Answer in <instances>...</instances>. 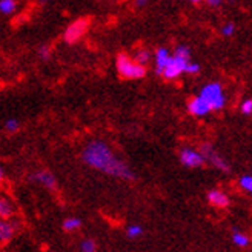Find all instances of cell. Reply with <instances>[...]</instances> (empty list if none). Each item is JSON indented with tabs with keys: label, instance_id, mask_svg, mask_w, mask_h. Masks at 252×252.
<instances>
[{
	"label": "cell",
	"instance_id": "484cf974",
	"mask_svg": "<svg viewBox=\"0 0 252 252\" xmlns=\"http://www.w3.org/2000/svg\"><path fill=\"white\" fill-rule=\"evenodd\" d=\"M206 3L209 6H212V8H216V6H219L221 3V0H206Z\"/></svg>",
	"mask_w": 252,
	"mask_h": 252
},
{
	"label": "cell",
	"instance_id": "cb8c5ba5",
	"mask_svg": "<svg viewBox=\"0 0 252 252\" xmlns=\"http://www.w3.org/2000/svg\"><path fill=\"white\" fill-rule=\"evenodd\" d=\"M240 109L245 116H251L252 114V98H246L243 100V103L240 105Z\"/></svg>",
	"mask_w": 252,
	"mask_h": 252
},
{
	"label": "cell",
	"instance_id": "277c9868",
	"mask_svg": "<svg viewBox=\"0 0 252 252\" xmlns=\"http://www.w3.org/2000/svg\"><path fill=\"white\" fill-rule=\"evenodd\" d=\"M189 60H191V59L182 57L179 54H172L169 62H168V65L163 68L160 75H161L163 79H166V80H174V79L180 77V74L185 72V66H186V63Z\"/></svg>",
	"mask_w": 252,
	"mask_h": 252
},
{
	"label": "cell",
	"instance_id": "3957f363",
	"mask_svg": "<svg viewBox=\"0 0 252 252\" xmlns=\"http://www.w3.org/2000/svg\"><path fill=\"white\" fill-rule=\"evenodd\" d=\"M198 95L208 103L211 111H220L226 105V95L223 91V86L217 82L205 85L203 88H201Z\"/></svg>",
	"mask_w": 252,
	"mask_h": 252
},
{
	"label": "cell",
	"instance_id": "52a82bcc",
	"mask_svg": "<svg viewBox=\"0 0 252 252\" xmlns=\"http://www.w3.org/2000/svg\"><path fill=\"white\" fill-rule=\"evenodd\" d=\"M179 158H180V163L186 168H201L205 165V157L203 154L200 153V151L194 149V148H189V146H185L180 149V154H179Z\"/></svg>",
	"mask_w": 252,
	"mask_h": 252
},
{
	"label": "cell",
	"instance_id": "d4e9b609",
	"mask_svg": "<svg viewBox=\"0 0 252 252\" xmlns=\"http://www.w3.org/2000/svg\"><path fill=\"white\" fill-rule=\"evenodd\" d=\"M234 32H235V25L234 23H226L224 27L221 28V35H224V37H231V35H234Z\"/></svg>",
	"mask_w": 252,
	"mask_h": 252
},
{
	"label": "cell",
	"instance_id": "d6986e66",
	"mask_svg": "<svg viewBox=\"0 0 252 252\" xmlns=\"http://www.w3.org/2000/svg\"><path fill=\"white\" fill-rule=\"evenodd\" d=\"M80 252H97V245L93 238H83L79 245Z\"/></svg>",
	"mask_w": 252,
	"mask_h": 252
},
{
	"label": "cell",
	"instance_id": "5bb4252c",
	"mask_svg": "<svg viewBox=\"0 0 252 252\" xmlns=\"http://www.w3.org/2000/svg\"><path fill=\"white\" fill-rule=\"evenodd\" d=\"M232 243L238 248H248L251 245V237L246 235L245 232L234 231L232 232Z\"/></svg>",
	"mask_w": 252,
	"mask_h": 252
},
{
	"label": "cell",
	"instance_id": "7402d4cb",
	"mask_svg": "<svg viewBox=\"0 0 252 252\" xmlns=\"http://www.w3.org/2000/svg\"><path fill=\"white\" fill-rule=\"evenodd\" d=\"M19 126H20V123H19L17 119H8L5 122V129L8 132H16V131H19Z\"/></svg>",
	"mask_w": 252,
	"mask_h": 252
},
{
	"label": "cell",
	"instance_id": "f1b7e54d",
	"mask_svg": "<svg viewBox=\"0 0 252 252\" xmlns=\"http://www.w3.org/2000/svg\"><path fill=\"white\" fill-rule=\"evenodd\" d=\"M39 2H40V3H46V2H48V0H39Z\"/></svg>",
	"mask_w": 252,
	"mask_h": 252
},
{
	"label": "cell",
	"instance_id": "7c38bea8",
	"mask_svg": "<svg viewBox=\"0 0 252 252\" xmlns=\"http://www.w3.org/2000/svg\"><path fill=\"white\" fill-rule=\"evenodd\" d=\"M171 53H169V49L168 48H158L157 51H156V56H154V62H156V71L157 74L160 75V72L163 71V68H165L168 65V62L171 59Z\"/></svg>",
	"mask_w": 252,
	"mask_h": 252
},
{
	"label": "cell",
	"instance_id": "ac0fdd59",
	"mask_svg": "<svg viewBox=\"0 0 252 252\" xmlns=\"http://www.w3.org/2000/svg\"><path fill=\"white\" fill-rule=\"evenodd\" d=\"M142 234H143V228L140 224H129L128 228H126V237L131 238V240L142 237Z\"/></svg>",
	"mask_w": 252,
	"mask_h": 252
},
{
	"label": "cell",
	"instance_id": "8fae6325",
	"mask_svg": "<svg viewBox=\"0 0 252 252\" xmlns=\"http://www.w3.org/2000/svg\"><path fill=\"white\" fill-rule=\"evenodd\" d=\"M17 231V226L9 219H0V245L8 243Z\"/></svg>",
	"mask_w": 252,
	"mask_h": 252
},
{
	"label": "cell",
	"instance_id": "44dd1931",
	"mask_svg": "<svg viewBox=\"0 0 252 252\" xmlns=\"http://www.w3.org/2000/svg\"><path fill=\"white\" fill-rule=\"evenodd\" d=\"M200 69H201V68H200L198 63H195V62H192V60H189V62L186 63V66H185V72H186V74H191V75L198 74Z\"/></svg>",
	"mask_w": 252,
	"mask_h": 252
},
{
	"label": "cell",
	"instance_id": "5b68a950",
	"mask_svg": "<svg viewBox=\"0 0 252 252\" xmlns=\"http://www.w3.org/2000/svg\"><path fill=\"white\" fill-rule=\"evenodd\" d=\"M88 30H90V22H88L86 19H77L65 30V32H63V40H65L66 43L79 42L82 37L88 32Z\"/></svg>",
	"mask_w": 252,
	"mask_h": 252
},
{
	"label": "cell",
	"instance_id": "e0dca14e",
	"mask_svg": "<svg viewBox=\"0 0 252 252\" xmlns=\"http://www.w3.org/2000/svg\"><path fill=\"white\" fill-rule=\"evenodd\" d=\"M17 9V2L16 0H0V12L2 14H12V12H16Z\"/></svg>",
	"mask_w": 252,
	"mask_h": 252
},
{
	"label": "cell",
	"instance_id": "7a4b0ae2",
	"mask_svg": "<svg viewBox=\"0 0 252 252\" xmlns=\"http://www.w3.org/2000/svg\"><path fill=\"white\" fill-rule=\"evenodd\" d=\"M116 66L119 74L126 80H137V79H143L146 75V66L137 63L131 56L128 54H119L116 60Z\"/></svg>",
	"mask_w": 252,
	"mask_h": 252
},
{
	"label": "cell",
	"instance_id": "8992f818",
	"mask_svg": "<svg viewBox=\"0 0 252 252\" xmlns=\"http://www.w3.org/2000/svg\"><path fill=\"white\" fill-rule=\"evenodd\" d=\"M200 153L203 154V157H205V161H208V163H211V165L214 166V168H217V169H220L221 172H229V165H228V161H226L216 149H214V146L212 145H209V143H203L200 146Z\"/></svg>",
	"mask_w": 252,
	"mask_h": 252
},
{
	"label": "cell",
	"instance_id": "603a6c76",
	"mask_svg": "<svg viewBox=\"0 0 252 252\" xmlns=\"http://www.w3.org/2000/svg\"><path fill=\"white\" fill-rule=\"evenodd\" d=\"M51 54H53L51 46L43 45V46L39 48V57H40L42 60H49V59H51Z\"/></svg>",
	"mask_w": 252,
	"mask_h": 252
},
{
	"label": "cell",
	"instance_id": "ffe728a7",
	"mask_svg": "<svg viewBox=\"0 0 252 252\" xmlns=\"http://www.w3.org/2000/svg\"><path fill=\"white\" fill-rule=\"evenodd\" d=\"M238 185H240V188L245 189L246 192L252 194V175H243V177H240Z\"/></svg>",
	"mask_w": 252,
	"mask_h": 252
},
{
	"label": "cell",
	"instance_id": "2e32d148",
	"mask_svg": "<svg viewBox=\"0 0 252 252\" xmlns=\"http://www.w3.org/2000/svg\"><path fill=\"white\" fill-rule=\"evenodd\" d=\"M132 59L137 63H140V65L146 66V63H149V60H151V53L148 51V49H145V48H138V49H135Z\"/></svg>",
	"mask_w": 252,
	"mask_h": 252
},
{
	"label": "cell",
	"instance_id": "f546056e",
	"mask_svg": "<svg viewBox=\"0 0 252 252\" xmlns=\"http://www.w3.org/2000/svg\"><path fill=\"white\" fill-rule=\"evenodd\" d=\"M191 2H194V3H195V2H200V0H191Z\"/></svg>",
	"mask_w": 252,
	"mask_h": 252
},
{
	"label": "cell",
	"instance_id": "9c48e42d",
	"mask_svg": "<svg viewBox=\"0 0 252 252\" xmlns=\"http://www.w3.org/2000/svg\"><path fill=\"white\" fill-rule=\"evenodd\" d=\"M208 201L214 208H219V209H224L231 205V198L228 197V194L223 192L221 189H211L208 192Z\"/></svg>",
	"mask_w": 252,
	"mask_h": 252
},
{
	"label": "cell",
	"instance_id": "4316f807",
	"mask_svg": "<svg viewBox=\"0 0 252 252\" xmlns=\"http://www.w3.org/2000/svg\"><path fill=\"white\" fill-rule=\"evenodd\" d=\"M148 3V0H135V6L137 8H142Z\"/></svg>",
	"mask_w": 252,
	"mask_h": 252
},
{
	"label": "cell",
	"instance_id": "6da1fadb",
	"mask_svg": "<svg viewBox=\"0 0 252 252\" xmlns=\"http://www.w3.org/2000/svg\"><path fill=\"white\" fill-rule=\"evenodd\" d=\"M82 160L86 166L122 180H134L135 175L126 163L117 157L112 148L103 140L88 142L82 151Z\"/></svg>",
	"mask_w": 252,
	"mask_h": 252
},
{
	"label": "cell",
	"instance_id": "30bf717a",
	"mask_svg": "<svg viewBox=\"0 0 252 252\" xmlns=\"http://www.w3.org/2000/svg\"><path fill=\"white\" fill-rule=\"evenodd\" d=\"M31 180L40 183L43 188L49 189V191H54V189H57V179L54 177L53 172L49 171H37L31 175Z\"/></svg>",
	"mask_w": 252,
	"mask_h": 252
},
{
	"label": "cell",
	"instance_id": "83f0119b",
	"mask_svg": "<svg viewBox=\"0 0 252 252\" xmlns=\"http://www.w3.org/2000/svg\"><path fill=\"white\" fill-rule=\"evenodd\" d=\"M3 180H5V169L0 166V185L3 183Z\"/></svg>",
	"mask_w": 252,
	"mask_h": 252
},
{
	"label": "cell",
	"instance_id": "4fadbf2b",
	"mask_svg": "<svg viewBox=\"0 0 252 252\" xmlns=\"http://www.w3.org/2000/svg\"><path fill=\"white\" fill-rule=\"evenodd\" d=\"M82 220L79 217H68L63 220L62 223V228L63 231H66V232H75V231H79L82 228Z\"/></svg>",
	"mask_w": 252,
	"mask_h": 252
},
{
	"label": "cell",
	"instance_id": "ba28073f",
	"mask_svg": "<svg viewBox=\"0 0 252 252\" xmlns=\"http://www.w3.org/2000/svg\"><path fill=\"white\" fill-rule=\"evenodd\" d=\"M188 111H189V114H192L194 117H205L211 112V108L200 95H195L188 102Z\"/></svg>",
	"mask_w": 252,
	"mask_h": 252
},
{
	"label": "cell",
	"instance_id": "9a60e30c",
	"mask_svg": "<svg viewBox=\"0 0 252 252\" xmlns=\"http://www.w3.org/2000/svg\"><path fill=\"white\" fill-rule=\"evenodd\" d=\"M14 214V206L9 200L0 198V219H9Z\"/></svg>",
	"mask_w": 252,
	"mask_h": 252
}]
</instances>
